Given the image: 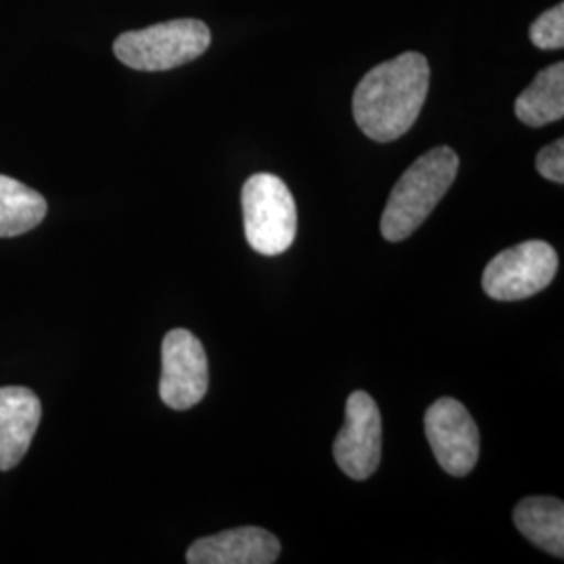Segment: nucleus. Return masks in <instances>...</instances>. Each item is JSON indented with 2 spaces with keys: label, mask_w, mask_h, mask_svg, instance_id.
Masks as SVG:
<instances>
[{
  "label": "nucleus",
  "mask_w": 564,
  "mask_h": 564,
  "mask_svg": "<svg viewBox=\"0 0 564 564\" xmlns=\"http://www.w3.org/2000/svg\"><path fill=\"white\" fill-rule=\"evenodd\" d=\"M529 39L542 51H561L564 46V4L544 11L529 28Z\"/></svg>",
  "instance_id": "14"
},
{
  "label": "nucleus",
  "mask_w": 564,
  "mask_h": 564,
  "mask_svg": "<svg viewBox=\"0 0 564 564\" xmlns=\"http://www.w3.org/2000/svg\"><path fill=\"white\" fill-rule=\"evenodd\" d=\"M431 80L421 53H403L372 67L354 93V118L368 139L398 141L423 111Z\"/></svg>",
  "instance_id": "1"
},
{
  "label": "nucleus",
  "mask_w": 564,
  "mask_h": 564,
  "mask_svg": "<svg viewBox=\"0 0 564 564\" xmlns=\"http://www.w3.org/2000/svg\"><path fill=\"white\" fill-rule=\"evenodd\" d=\"M517 118L531 126L542 128L564 116V63L558 61L535 76L529 88L514 102Z\"/></svg>",
  "instance_id": "12"
},
{
  "label": "nucleus",
  "mask_w": 564,
  "mask_h": 564,
  "mask_svg": "<svg viewBox=\"0 0 564 564\" xmlns=\"http://www.w3.org/2000/svg\"><path fill=\"white\" fill-rule=\"evenodd\" d=\"M209 44L212 32L203 21L172 20L123 32L113 42V53L137 72H167L199 59Z\"/></svg>",
  "instance_id": "3"
},
{
  "label": "nucleus",
  "mask_w": 564,
  "mask_h": 564,
  "mask_svg": "<svg viewBox=\"0 0 564 564\" xmlns=\"http://www.w3.org/2000/svg\"><path fill=\"white\" fill-rule=\"evenodd\" d=\"M454 149L437 147L412 163L393 186L381 218L384 239L400 242L416 232L458 176Z\"/></svg>",
  "instance_id": "2"
},
{
  "label": "nucleus",
  "mask_w": 564,
  "mask_h": 564,
  "mask_svg": "<svg viewBox=\"0 0 564 564\" xmlns=\"http://www.w3.org/2000/svg\"><path fill=\"white\" fill-rule=\"evenodd\" d=\"M535 167L545 181L563 184L564 182V141L550 142L538 153Z\"/></svg>",
  "instance_id": "15"
},
{
  "label": "nucleus",
  "mask_w": 564,
  "mask_h": 564,
  "mask_svg": "<svg viewBox=\"0 0 564 564\" xmlns=\"http://www.w3.org/2000/svg\"><path fill=\"white\" fill-rule=\"evenodd\" d=\"M281 542L260 527H239L202 538L188 547L191 564H272L279 561Z\"/></svg>",
  "instance_id": "9"
},
{
  "label": "nucleus",
  "mask_w": 564,
  "mask_h": 564,
  "mask_svg": "<svg viewBox=\"0 0 564 564\" xmlns=\"http://www.w3.org/2000/svg\"><path fill=\"white\" fill-rule=\"evenodd\" d=\"M245 237L260 256H281L297 235V205L274 174H256L242 186Z\"/></svg>",
  "instance_id": "4"
},
{
  "label": "nucleus",
  "mask_w": 564,
  "mask_h": 564,
  "mask_svg": "<svg viewBox=\"0 0 564 564\" xmlns=\"http://www.w3.org/2000/svg\"><path fill=\"white\" fill-rule=\"evenodd\" d=\"M424 433L440 466L452 477H466L479 460V429L463 403L442 398L424 414Z\"/></svg>",
  "instance_id": "8"
},
{
  "label": "nucleus",
  "mask_w": 564,
  "mask_h": 564,
  "mask_svg": "<svg viewBox=\"0 0 564 564\" xmlns=\"http://www.w3.org/2000/svg\"><path fill=\"white\" fill-rule=\"evenodd\" d=\"M46 199L39 191L0 174V239L34 230L46 216Z\"/></svg>",
  "instance_id": "13"
},
{
  "label": "nucleus",
  "mask_w": 564,
  "mask_h": 564,
  "mask_svg": "<svg viewBox=\"0 0 564 564\" xmlns=\"http://www.w3.org/2000/svg\"><path fill=\"white\" fill-rule=\"evenodd\" d=\"M335 463L349 479L372 477L383 456V421L375 400L354 391L345 405V424L335 440Z\"/></svg>",
  "instance_id": "6"
},
{
  "label": "nucleus",
  "mask_w": 564,
  "mask_h": 564,
  "mask_svg": "<svg viewBox=\"0 0 564 564\" xmlns=\"http://www.w3.org/2000/svg\"><path fill=\"white\" fill-rule=\"evenodd\" d=\"M558 256L545 241H527L487 263L484 291L496 302H519L538 295L554 281Z\"/></svg>",
  "instance_id": "5"
},
{
  "label": "nucleus",
  "mask_w": 564,
  "mask_h": 564,
  "mask_svg": "<svg viewBox=\"0 0 564 564\" xmlns=\"http://www.w3.org/2000/svg\"><path fill=\"white\" fill-rule=\"evenodd\" d=\"M209 387V366L202 341L186 328L170 330L162 343L160 398L172 410H191Z\"/></svg>",
  "instance_id": "7"
},
{
  "label": "nucleus",
  "mask_w": 564,
  "mask_h": 564,
  "mask_svg": "<svg viewBox=\"0 0 564 564\" xmlns=\"http://www.w3.org/2000/svg\"><path fill=\"white\" fill-rule=\"evenodd\" d=\"M514 524L524 538L547 554L563 558L564 554V505L556 498H524L514 508Z\"/></svg>",
  "instance_id": "11"
},
{
  "label": "nucleus",
  "mask_w": 564,
  "mask_h": 564,
  "mask_svg": "<svg viewBox=\"0 0 564 564\" xmlns=\"http://www.w3.org/2000/svg\"><path fill=\"white\" fill-rule=\"evenodd\" d=\"M42 405L28 387H0V470L23 460L39 431Z\"/></svg>",
  "instance_id": "10"
}]
</instances>
